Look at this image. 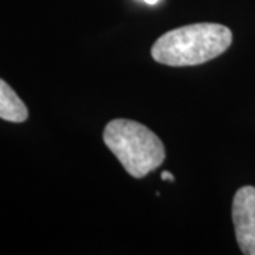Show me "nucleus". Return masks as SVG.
Listing matches in <instances>:
<instances>
[{"label": "nucleus", "instance_id": "1", "mask_svg": "<svg viewBox=\"0 0 255 255\" xmlns=\"http://www.w3.org/2000/svg\"><path fill=\"white\" fill-rule=\"evenodd\" d=\"M233 41L231 30L217 23H196L160 36L152 47L157 63L170 67L204 64L221 55Z\"/></svg>", "mask_w": 255, "mask_h": 255}, {"label": "nucleus", "instance_id": "2", "mask_svg": "<svg viewBox=\"0 0 255 255\" xmlns=\"http://www.w3.org/2000/svg\"><path fill=\"white\" fill-rule=\"evenodd\" d=\"M104 142L128 173L142 179L163 163L164 146L150 129L130 119H114L104 129Z\"/></svg>", "mask_w": 255, "mask_h": 255}, {"label": "nucleus", "instance_id": "3", "mask_svg": "<svg viewBox=\"0 0 255 255\" xmlns=\"http://www.w3.org/2000/svg\"><path fill=\"white\" fill-rule=\"evenodd\" d=\"M233 223L238 247L246 255H255V187L238 189L233 200Z\"/></svg>", "mask_w": 255, "mask_h": 255}, {"label": "nucleus", "instance_id": "4", "mask_svg": "<svg viewBox=\"0 0 255 255\" xmlns=\"http://www.w3.org/2000/svg\"><path fill=\"white\" fill-rule=\"evenodd\" d=\"M28 117V111L24 102L20 100L13 88L0 78V118L9 122L20 124Z\"/></svg>", "mask_w": 255, "mask_h": 255}, {"label": "nucleus", "instance_id": "5", "mask_svg": "<svg viewBox=\"0 0 255 255\" xmlns=\"http://www.w3.org/2000/svg\"><path fill=\"white\" fill-rule=\"evenodd\" d=\"M162 179H163V180H169V182H173L174 176L172 173H169V172H166V170H164L163 173H162Z\"/></svg>", "mask_w": 255, "mask_h": 255}, {"label": "nucleus", "instance_id": "6", "mask_svg": "<svg viewBox=\"0 0 255 255\" xmlns=\"http://www.w3.org/2000/svg\"><path fill=\"white\" fill-rule=\"evenodd\" d=\"M143 1H145V3H147V4H156L159 0H143Z\"/></svg>", "mask_w": 255, "mask_h": 255}]
</instances>
